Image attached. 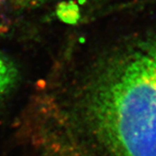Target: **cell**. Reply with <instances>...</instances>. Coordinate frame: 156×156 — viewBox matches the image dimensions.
I'll list each match as a JSON object with an SVG mask.
<instances>
[{"instance_id": "obj_3", "label": "cell", "mask_w": 156, "mask_h": 156, "mask_svg": "<svg viewBox=\"0 0 156 156\" xmlns=\"http://www.w3.org/2000/svg\"><path fill=\"white\" fill-rule=\"evenodd\" d=\"M48 0H0V7L13 11H30L43 5Z\"/></svg>"}, {"instance_id": "obj_2", "label": "cell", "mask_w": 156, "mask_h": 156, "mask_svg": "<svg viewBox=\"0 0 156 156\" xmlns=\"http://www.w3.org/2000/svg\"><path fill=\"white\" fill-rule=\"evenodd\" d=\"M17 69L11 59L0 52V98L6 95L17 80Z\"/></svg>"}, {"instance_id": "obj_1", "label": "cell", "mask_w": 156, "mask_h": 156, "mask_svg": "<svg viewBox=\"0 0 156 156\" xmlns=\"http://www.w3.org/2000/svg\"><path fill=\"white\" fill-rule=\"evenodd\" d=\"M64 108L86 156H156V35L101 58Z\"/></svg>"}]
</instances>
